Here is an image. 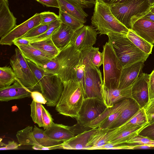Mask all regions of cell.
Wrapping results in <instances>:
<instances>
[{"label":"cell","mask_w":154,"mask_h":154,"mask_svg":"<svg viewBox=\"0 0 154 154\" xmlns=\"http://www.w3.org/2000/svg\"><path fill=\"white\" fill-rule=\"evenodd\" d=\"M80 56V51L69 43L42 68L48 72L57 75L63 82L72 80Z\"/></svg>","instance_id":"cell-1"},{"label":"cell","mask_w":154,"mask_h":154,"mask_svg":"<svg viewBox=\"0 0 154 154\" xmlns=\"http://www.w3.org/2000/svg\"><path fill=\"white\" fill-rule=\"evenodd\" d=\"M26 61L35 76L41 93L47 101V106H55L63 90V82L57 75L46 71L29 60Z\"/></svg>","instance_id":"cell-2"},{"label":"cell","mask_w":154,"mask_h":154,"mask_svg":"<svg viewBox=\"0 0 154 154\" xmlns=\"http://www.w3.org/2000/svg\"><path fill=\"white\" fill-rule=\"evenodd\" d=\"M108 42L112 46L123 68L139 61L145 62L149 55L143 52L127 37V35L117 33L107 35Z\"/></svg>","instance_id":"cell-3"},{"label":"cell","mask_w":154,"mask_h":154,"mask_svg":"<svg viewBox=\"0 0 154 154\" xmlns=\"http://www.w3.org/2000/svg\"><path fill=\"white\" fill-rule=\"evenodd\" d=\"M91 20L92 26L100 35L117 33L127 35L129 30L114 15L110 5L103 0H96Z\"/></svg>","instance_id":"cell-4"},{"label":"cell","mask_w":154,"mask_h":154,"mask_svg":"<svg viewBox=\"0 0 154 154\" xmlns=\"http://www.w3.org/2000/svg\"><path fill=\"white\" fill-rule=\"evenodd\" d=\"M63 90L55 106L60 114L76 119L85 98L80 85L73 80L63 82Z\"/></svg>","instance_id":"cell-5"},{"label":"cell","mask_w":154,"mask_h":154,"mask_svg":"<svg viewBox=\"0 0 154 154\" xmlns=\"http://www.w3.org/2000/svg\"><path fill=\"white\" fill-rule=\"evenodd\" d=\"M110 6L115 17L129 29L131 28L132 18L149 12L154 6L150 5L148 0H126Z\"/></svg>","instance_id":"cell-6"},{"label":"cell","mask_w":154,"mask_h":154,"mask_svg":"<svg viewBox=\"0 0 154 154\" xmlns=\"http://www.w3.org/2000/svg\"><path fill=\"white\" fill-rule=\"evenodd\" d=\"M103 85L109 88H118L123 67L116 55L110 42L103 46Z\"/></svg>","instance_id":"cell-7"},{"label":"cell","mask_w":154,"mask_h":154,"mask_svg":"<svg viewBox=\"0 0 154 154\" xmlns=\"http://www.w3.org/2000/svg\"><path fill=\"white\" fill-rule=\"evenodd\" d=\"M10 59V64L17 78L25 87L31 91H41L39 84L33 72L19 49Z\"/></svg>","instance_id":"cell-8"},{"label":"cell","mask_w":154,"mask_h":154,"mask_svg":"<svg viewBox=\"0 0 154 154\" xmlns=\"http://www.w3.org/2000/svg\"><path fill=\"white\" fill-rule=\"evenodd\" d=\"M79 63L82 66L85 71V98L96 97L102 100L101 91L103 82L99 68L90 62Z\"/></svg>","instance_id":"cell-9"},{"label":"cell","mask_w":154,"mask_h":154,"mask_svg":"<svg viewBox=\"0 0 154 154\" xmlns=\"http://www.w3.org/2000/svg\"><path fill=\"white\" fill-rule=\"evenodd\" d=\"M107 107L102 99L96 97L85 98L76 119L77 124L88 128L87 125L99 116Z\"/></svg>","instance_id":"cell-10"},{"label":"cell","mask_w":154,"mask_h":154,"mask_svg":"<svg viewBox=\"0 0 154 154\" xmlns=\"http://www.w3.org/2000/svg\"><path fill=\"white\" fill-rule=\"evenodd\" d=\"M97 34L94 27L84 25L74 32L70 44L81 51L93 47L96 43Z\"/></svg>","instance_id":"cell-11"},{"label":"cell","mask_w":154,"mask_h":154,"mask_svg":"<svg viewBox=\"0 0 154 154\" xmlns=\"http://www.w3.org/2000/svg\"><path fill=\"white\" fill-rule=\"evenodd\" d=\"M40 13H36L33 16L20 24L16 26L13 29L1 38V45L11 46L13 41L20 38L34 27L40 24Z\"/></svg>","instance_id":"cell-12"},{"label":"cell","mask_w":154,"mask_h":154,"mask_svg":"<svg viewBox=\"0 0 154 154\" xmlns=\"http://www.w3.org/2000/svg\"><path fill=\"white\" fill-rule=\"evenodd\" d=\"M149 75L142 73L132 85V98L138 104L140 108H143L149 99L148 87Z\"/></svg>","instance_id":"cell-13"},{"label":"cell","mask_w":154,"mask_h":154,"mask_svg":"<svg viewBox=\"0 0 154 154\" xmlns=\"http://www.w3.org/2000/svg\"><path fill=\"white\" fill-rule=\"evenodd\" d=\"M131 29L137 35L154 44V22L141 16L132 18Z\"/></svg>","instance_id":"cell-14"},{"label":"cell","mask_w":154,"mask_h":154,"mask_svg":"<svg viewBox=\"0 0 154 154\" xmlns=\"http://www.w3.org/2000/svg\"><path fill=\"white\" fill-rule=\"evenodd\" d=\"M31 92L16 78L12 85L0 88V100L8 102L13 100L29 97Z\"/></svg>","instance_id":"cell-15"},{"label":"cell","mask_w":154,"mask_h":154,"mask_svg":"<svg viewBox=\"0 0 154 154\" xmlns=\"http://www.w3.org/2000/svg\"><path fill=\"white\" fill-rule=\"evenodd\" d=\"M132 86L121 89L109 88L103 85L101 91L102 99L107 107H111L124 99L132 98Z\"/></svg>","instance_id":"cell-16"},{"label":"cell","mask_w":154,"mask_h":154,"mask_svg":"<svg viewBox=\"0 0 154 154\" xmlns=\"http://www.w3.org/2000/svg\"><path fill=\"white\" fill-rule=\"evenodd\" d=\"M8 0H0V37L5 35L16 26L17 18L9 8Z\"/></svg>","instance_id":"cell-17"},{"label":"cell","mask_w":154,"mask_h":154,"mask_svg":"<svg viewBox=\"0 0 154 154\" xmlns=\"http://www.w3.org/2000/svg\"><path fill=\"white\" fill-rule=\"evenodd\" d=\"M17 46L26 59L42 67L53 58L47 54L33 47L30 43Z\"/></svg>","instance_id":"cell-18"},{"label":"cell","mask_w":154,"mask_h":154,"mask_svg":"<svg viewBox=\"0 0 154 154\" xmlns=\"http://www.w3.org/2000/svg\"><path fill=\"white\" fill-rule=\"evenodd\" d=\"M144 62L142 61L138 62L123 68L120 78L119 88L124 89L132 85L139 75Z\"/></svg>","instance_id":"cell-19"},{"label":"cell","mask_w":154,"mask_h":154,"mask_svg":"<svg viewBox=\"0 0 154 154\" xmlns=\"http://www.w3.org/2000/svg\"><path fill=\"white\" fill-rule=\"evenodd\" d=\"M74 32L69 26L61 23L52 35L51 38L55 45L61 51L70 43Z\"/></svg>","instance_id":"cell-20"},{"label":"cell","mask_w":154,"mask_h":154,"mask_svg":"<svg viewBox=\"0 0 154 154\" xmlns=\"http://www.w3.org/2000/svg\"><path fill=\"white\" fill-rule=\"evenodd\" d=\"M96 128H91L78 134L61 144L62 149H87L86 145L91 135Z\"/></svg>","instance_id":"cell-21"},{"label":"cell","mask_w":154,"mask_h":154,"mask_svg":"<svg viewBox=\"0 0 154 154\" xmlns=\"http://www.w3.org/2000/svg\"><path fill=\"white\" fill-rule=\"evenodd\" d=\"M149 123L143 108H140L131 119L119 127L111 129L109 133V141L116 133L122 131L145 125Z\"/></svg>","instance_id":"cell-22"},{"label":"cell","mask_w":154,"mask_h":154,"mask_svg":"<svg viewBox=\"0 0 154 154\" xmlns=\"http://www.w3.org/2000/svg\"><path fill=\"white\" fill-rule=\"evenodd\" d=\"M59 10L79 20L84 24L88 14L79 5L72 0H57Z\"/></svg>","instance_id":"cell-23"},{"label":"cell","mask_w":154,"mask_h":154,"mask_svg":"<svg viewBox=\"0 0 154 154\" xmlns=\"http://www.w3.org/2000/svg\"><path fill=\"white\" fill-rule=\"evenodd\" d=\"M44 131L46 134L52 139L63 142L75 136L70 127L54 122Z\"/></svg>","instance_id":"cell-24"},{"label":"cell","mask_w":154,"mask_h":154,"mask_svg":"<svg viewBox=\"0 0 154 154\" xmlns=\"http://www.w3.org/2000/svg\"><path fill=\"white\" fill-rule=\"evenodd\" d=\"M140 109L138 103L131 98L127 106L108 128L114 129L120 126L133 117Z\"/></svg>","instance_id":"cell-25"},{"label":"cell","mask_w":154,"mask_h":154,"mask_svg":"<svg viewBox=\"0 0 154 154\" xmlns=\"http://www.w3.org/2000/svg\"><path fill=\"white\" fill-rule=\"evenodd\" d=\"M110 129L96 128L91 135L86 145L87 150H96L109 142V132Z\"/></svg>","instance_id":"cell-26"},{"label":"cell","mask_w":154,"mask_h":154,"mask_svg":"<svg viewBox=\"0 0 154 154\" xmlns=\"http://www.w3.org/2000/svg\"><path fill=\"white\" fill-rule=\"evenodd\" d=\"M147 124L120 131L115 134L109 142L115 144L125 143L127 141L138 134L140 130Z\"/></svg>","instance_id":"cell-27"},{"label":"cell","mask_w":154,"mask_h":154,"mask_svg":"<svg viewBox=\"0 0 154 154\" xmlns=\"http://www.w3.org/2000/svg\"><path fill=\"white\" fill-rule=\"evenodd\" d=\"M18 141L21 145L42 146L36 141L33 134V127L28 126L17 131L16 135Z\"/></svg>","instance_id":"cell-28"},{"label":"cell","mask_w":154,"mask_h":154,"mask_svg":"<svg viewBox=\"0 0 154 154\" xmlns=\"http://www.w3.org/2000/svg\"><path fill=\"white\" fill-rule=\"evenodd\" d=\"M30 44L52 58L56 56L60 51L54 44L51 37L41 41L31 42Z\"/></svg>","instance_id":"cell-29"},{"label":"cell","mask_w":154,"mask_h":154,"mask_svg":"<svg viewBox=\"0 0 154 154\" xmlns=\"http://www.w3.org/2000/svg\"><path fill=\"white\" fill-rule=\"evenodd\" d=\"M127 38L139 49L149 55L154 46L130 29L127 35Z\"/></svg>","instance_id":"cell-30"},{"label":"cell","mask_w":154,"mask_h":154,"mask_svg":"<svg viewBox=\"0 0 154 154\" xmlns=\"http://www.w3.org/2000/svg\"><path fill=\"white\" fill-rule=\"evenodd\" d=\"M34 136L37 142L42 146L48 147L61 144L63 142L52 139L46 134L42 129L35 125L33 128Z\"/></svg>","instance_id":"cell-31"},{"label":"cell","mask_w":154,"mask_h":154,"mask_svg":"<svg viewBox=\"0 0 154 154\" xmlns=\"http://www.w3.org/2000/svg\"><path fill=\"white\" fill-rule=\"evenodd\" d=\"M16 76L12 69L9 66L0 68V88L8 86L14 83Z\"/></svg>","instance_id":"cell-32"},{"label":"cell","mask_w":154,"mask_h":154,"mask_svg":"<svg viewBox=\"0 0 154 154\" xmlns=\"http://www.w3.org/2000/svg\"><path fill=\"white\" fill-rule=\"evenodd\" d=\"M59 19L61 23L69 26L74 32L84 25L76 18L59 10Z\"/></svg>","instance_id":"cell-33"},{"label":"cell","mask_w":154,"mask_h":154,"mask_svg":"<svg viewBox=\"0 0 154 154\" xmlns=\"http://www.w3.org/2000/svg\"><path fill=\"white\" fill-rule=\"evenodd\" d=\"M61 23V22L59 19L57 20L48 24V29L42 34L35 37L25 38L31 43L41 41L50 38L53 34L60 26Z\"/></svg>","instance_id":"cell-34"},{"label":"cell","mask_w":154,"mask_h":154,"mask_svg":"<svg viewBox=\"0 0 154 154\" xmlns=\"http://www.w3.org/2000/svg\"><path fill=\"white\" fill-rule=\"evenodd\" d=\"M42 106V103L36 102L33 100L30 105V116L34 122L40 127H43Z\"/></svg>","instance_id":"cell-35"},{"label":"cell","mask_w":154,"mask_h":154,"mask_svg":"<svg viewBox=\"0 0 154 154\" xmlns=\"http://www.w3.org/2000/svg\"><path fill=\"white\" fill-rule=\"evenodd\" d=\"M125 143L144 145L149 146L151 148H154V140L138 134L127 141Z\"/></svg>","instance_id":"cell-36"},{"label":"cell","mask_w":154,"mask_h":154,"mask_svg":"<svg viewBox=\"0 0 154 154\" xmlns=\"http://www.w3.org/2000/svg\"><path fill=\"white\" fill-rule=\"evenodd\" d=\"M72 80H74L80 85L84 93L85 82V71L83 67L79 63L75 69Z\"/></svg>","instance_id":"cell-37"},{"label":"cell","mask_w":154,"mask_h":154,"mask_svg":"<svg viewBox=\"0 0 154 154\" xmlns=\"http://www.w3.org/2000/svg\"><path fill=\"white\" fill-rule=\"evenodd\" d=\"M48 24L39 25L34 27L20 38H27L39 36L46 32L48 29Z\"/></svg>","instance_id":"cell-38"},{"label":"cell","mask_w":154,"mask_h":154,"mask_svg":"<svg viewBox=\"0 0 154 154\" xmlns=\"http://www.w3.org/2000/svg\"><path fill=\"white\" fill-rule=\"evenodd\" d=\"M125 143L115 144L109 142L98 149H135V145L125 144Z\"/></svg>","instance_id":"cell-39"},{"label":"cell","mask_w":154,"mask_h":154,"mask_svg":"<svg viewBox=\"0 0 154 154\" xmlns=\"http://www.w3.org/2000/svg\"><path fill=\"white\" fill-rule=\"evenodd\" d=\"M40 14L41 17L40 24H49L59 19V15L50 11H44Z\"/></svg>","instance_id":"cell-40"},{"label":"cell","mask_w":154,"mask_h":154,"mask_svg":"<svg viewBox=\"0 0 154 154\" xmlns=\"http://www.w3.org/2000/svg\"><path fill=\"white\" fill-rule=\"evenodd\" d=\"M42 119L44 130L50 127L54 123L50 113L42 105Z\"/></svg>","instance_id":"cell-41"},{"label":"cell","mask_w":154,"mask_h":154,"mask_svg":"<svg viewBox=\"0 0 154 154\" xmlns=\"http://www.w3.org/2000/svg\"><path fill=\"white\" fill-rule=\"evenodd\" d=\"M138 134L154 140V122L148 123L140 130Z\"/></svg>","instance_id":"cell-42"},{"label":"cell","mask_w":154,"mask_h":154,"mask_svg":"<svg viewBox=\"0 0 154 154\" xmlns=\"http://www.w3.org/2000/svg\"><path fill=\"white\" fill-rule=\"evenodd\" d=\"M92 64L97 67L99 68L103 63V53L99 51L98 48H96L92 57Z\"/></svg>","instance_id":"cell-43"},{"label":"cell","mask_w":154,"mask_h":154,"mask_svg":"<svg viewBox=\"0 0 154 154\" xmlns=\"http://www.w3.org/2000/svg\"><path fill=\"white\" fill-rule=\"evenodd\" d=\"M21 145L17 143L14 141H8L7 144L0 142V150H7L17 149L19 146Z\"/></svg>","instance_id":"cell-44"},{"label":"cell","mask_w":154,"mask_h":154,"mask_svg":"<svg viewBox=\"0 0 154 154\" xmlns=\"http://www.w3.org/2000/svg\"><path fill=\"white\" fill-rule=\"evenodd\" d=\"M31 97L36 102L45 104L47 101L41 93L38 91L31 92Z\"/></svg>","instance_id":"cell-45"},{"label":"cell","mask_w":154,"mask_h":154,"mask_svg":"<svg viewBox=\"0 0 154 154\" xmlns=\"http://www.w3.org/2000/svg\"><path fill=\"white\" fill-rule=\"evenodd\" d=\"M148 87L149 99L154 97V69L148 77Z\"/></svg>","instance_id":"cell-46"},{"label":"cell","mask_w":154,"mask_h":154,"mask_svg":"<svg viewBox=\"0 0 154 154\" xmlns=\"http://www.w3.org/2000/svg\"><path fill=\"white\" fill-rule=\"evenodd\" d=\"M80 5L83 8H90L94 5L96 0H72Z\"/></svg>","instance_id":"cell-47"},{"label":"cell","mask_w":154,"mask_h":154,"mask_svg":"<svg viewBox=\"0 0 154 154\" xmlns=\"http://www.w3.org/2000/svg\"><path fill=\"white\" fill-rule=\"evenodd\" d=\"M143 108L147 116L154 114V97L149 99Z\"/></svg>","instance_id":"cell-48"},{"label":"cell","mask_w":154,"mask_h":154,"mask_svg":"<svg viewBox=\"0 0 154 154\" xmlns=\"http://www.w3.org/2000/svg\"><path fill=\"white\" fill-rule=\"evenodd\" d=\"M43 5L48 7H52L59 8V6L57 0H36Z\"/></svg>","instance_id":"cell-49"},{"label":"cell","mask_w":154,"mask_h":154,"mask_svg":"<svg viewBox=\"0 0 154 154\" xmlns=\"http://www.w3.org/2000/svg\"><path fill=\"white\" fill-rule=\"evenodd\" d=\"M61 144L53 146H48V147H45V146H38L34 145L32 146V148L33 149L35 150H51V149H62Z\"/></svg>","instance_id":"cell-50"},{"label":"cell","mask_w":154,"mask_h":154,"mask_svg":"<svg viewBox=\"0 0 154 154\" xmlns=\"http://www.w3.org/2000/svg\"><path fill=\"white\" fill-rule=\"evenodd\" d=\"M13 44L16 46L18 45H26L30 44L29 41L25 38H20L13 41Z\"/></svg>","instance_id":"cell-51"},{"label":"cell","mask_w":154,"mask_h":154,"mask_svg":"<svg viewBox=\"0 0 154 154\" xmlns=\"http://www.w3.org/2000/svg\"><path fill=\"white\" fill-rule=\"evenodd\" d=\"M105 3L110 5L121 3L126 0H103Z\"/></svg>","instance_id":"cell-52"},{"label":"cell","mask_w":154,"mask_h":154,"mask_svg":"<svg viewBox=\"0 0 154 154\" xmlns=\"http://www.w3.org/2000/svg\"><path fill=\"white\" fill-rule=\"evenodd\" d=\"M142 17L154 22V14L151 12L150 11L145 15Z\"/></svg>","instance_id":"cell-53"},{"label":"cell","mask_w":154,"mask_h":154,"mask_svg":"<svg viewBox=\"0 0 154 154\" xmlns=\"http://www.w3.org/2000/svg\"><path fill=\"white\" fill-rule=\"evenodd\" d=\"M150 5L151 6H154V0H148Z\"/></svg>","instance_id":"cell-54"},{"label":"cell","mask_w":154,"mask_h":154,"mask_svg":"<svg viewBox=\"0 0 154 154\" xmlns=\"http://www.w3.org/2000/svg\"><path fill=\"white\" fill-rule=\"evenodd\" d=\"M150 11L153 14H154V6L151 8Z\"/></svg>","instance_id":"cell-55"}]
</instances>
